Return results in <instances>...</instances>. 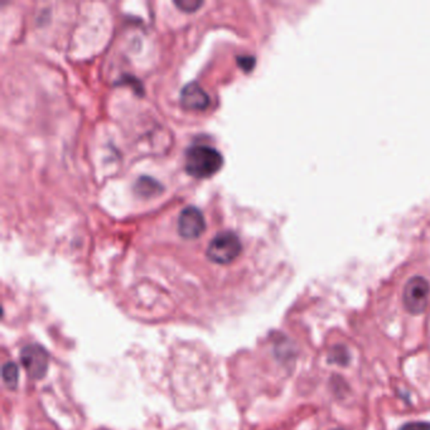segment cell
<instances>
[{
  "instance_id": "obj_1",
  "label": "cell",
  "mask_w": 430,
  "mask_h": 430,
  "mask_svg": "<svg viewBox=\"0 0 430 430\" xmlns=\"http://www.w3.org/2000/svg\"><path fill=\"white\" fill-rule=\"evenodd\" d=\"M224 165V157L213 146L197 144L188 148L186 153V170L189 176L203 179L216 175Z\"/></svg>"
},
{
  "instance_id": "obj_2",
  "label": "cell",
  "mask_w": 430,
  "mask_h": 430,
  "mask_svg": "<svg viewBox=\"0 0 430 430\" xmlns=\"http://www.w3.org/2000/svg\"><path fill=\"white\" fill-rule=\"evenodd\" d=\"M240 237L232 231H221L208 244L207 258L216 264H230L241 254Z\"/></svg>"
},
{
  "instance_id": "obj_3",
  "label": "cell",
  "mask_w": 430,
  "mask_h": 430,
  "mask_svg": "<svg viewBox=\"0 0 430 430\" xmlns=\"http://www.w3.org/2000/svg\"><path fill=\"white\" fill-rule=\"evenodd\" d=\"M430 284L424 277H412L407 280L403 293L406 310L412 315H422L429 303Z\"/></svg>"
},
{
  "instance_id": "obj_4",
  "label": "cell",
  "mask_w": 430,
  "mask_h": 430,
  "mask_svg": "<svg viewBox=\"0 0 430 430\" xmlns=\"http://www.w3.org/2000/svg\"><path fill=\"white\" fill-rule=\"evenodd\" d=\"M20 362L27 375L41 380L49 369V353L39 345H28L20 351Z\"/></svg>"
},
{
  "instance_id": "obj_5",
  "label": "cell",
  "mask_w": 430,
  "mask_h": 430,
  "mask_svg": "<svg viewBox=\"0 0 430 430\" xmlns=\"http://www.w3.org/2000/svg\"><path fill=\"white\" fill-rule=\"evenodd\" d=\"M206 230V221L200 208L187 206L178 217V232L184 239H197Z\"/></svg>"
},
{
  "instance_id": "obj_6",
  "label": "cell",
  "mask_w": 430,
  "mask_h": 430,
  "mask_svg": "<svg viewBox=\"0 0 430 430\" xmlns=\"http://www.w3.org/2000/svg\"><path fill=\"white\" fill-rule=\"evenodd\" d=\"M181 103L184 109L202 111L208 106L210 97L196 81H192L183 87L181 91Z\"/></svg>"
},
{
  "instance_id": "obj_7",
  "label": "cell",
  "mask_w": 430,
  "mask_h": 430,
  "mask_svg": "<svg viewBox=\"0 0 430 430\" xmlns=\"http://www.w3.org/2000/svg\"><path fill=\"white\" fill-rule=\"evenodd\" d=\"M162 189L163 187L151 177H140L135 183V192L139 194L140 197L146 198L157 196L162 192Z\"/></svg>"
},
{
  "instance_id": "obj_8",
  "label": "cell",
  "mask_w": 430,
  "mask_h": 430,
  "mask_svg": "<svg viewBox=\"0 0 430 430\" xmlns=\"http://www.w3.org/2000/svg\"><path fill=\"white\" fill-rule=\"evenodd\" d=\"M19 369L14 362H6L3 366V380L9 388H17L18 386Z\"/></svg>"
},
{
  "instance_id": "obj_9",
  "label": "cell",
  "mask_w": 430,
  "mask_h": 430,
  "mask_svg": "<svg viewBox=\"0 0 430 430\" xmlns=\"http://www.w3.org/2000/svg\"><path fill=\"white\" fill-rule=\"evenodd\" d=\"M329 361H331V362H336V364L339 365L347 364V361H348V353L346 351L345 347H343V346H337V347H334V350H332V353H331Z\"/></svg>"
},
{
  "instance_id": "obj_10",
  "label": "cell",
  "mask_w": 430,
  "mask_h": 430,
  "mask_svg": "<svg viewBox=\"0 0 430 430\" xmlns=\"http://www.w3.org/2000/svg\"><path fill=\"white\" fill-rule=\"evenodd\" d=\"M175 4L183 12H196L202 6V1H198V0H181V1H175Z\"/></svg>"
},
{
  "instance_id": "obj_11",
  "label": "cell",
  "mask_w": 430,
  "mask_h": 430,
  "mask_svg": "<svg viewBox=\"0 0 430 430\" xmlns=\"http://www.w3.org/2000/svg\"><path fill=\"white\" fill-rule=\"evenodd\" d=\"M237 63L239 66L243 68L245 72L251 71L255 66V58L253 56H239L237 57Z\"/></svg>"
},
{
  "instance_id": "obj_12",
  "label": "cell",
  "mask_w": 430,
  "mask_h": 430,
  "mask_svg": "<svg viewBox=\"0 0 430 430\" xmlns=\"http://www.w3.org/2000/svg\"><path fill=\"white\" fill-rule=\"evenodd\" d=\"M400 430H430V423L428 422H412L403 425Z\"/></svg>"
},
{
  "instance_id": "obj_13",
  "label": "cell",
  "mask_w": 430,
  "mask_h": 430,
  "mask_svg": "<svg viewBox=\"0 0 430 430\" xmlns=\"http://www.w3.org/2000/svg\"><path fill=\"white\" fill-rule=\"evenodd\" d=\"M332 430H345V429H332Z\"/></svg>"
}]
</instances>
